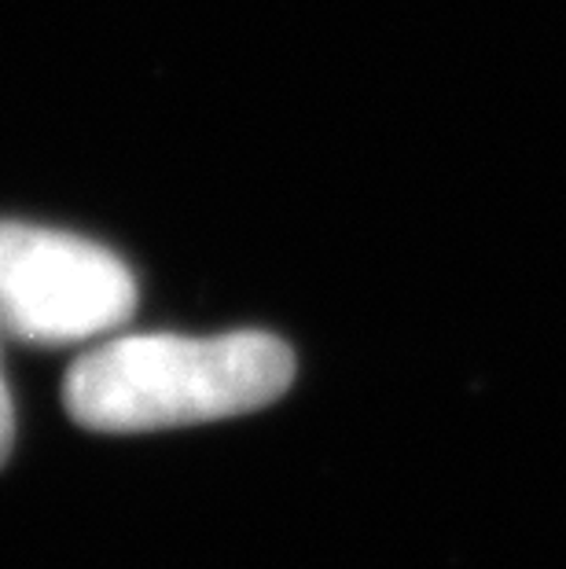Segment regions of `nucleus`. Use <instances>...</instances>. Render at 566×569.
<instances>
[{
	"label": "nucleus",
	"mask_w": 566,
	"mask_h": 569,
	"mask_svg": "<svg viewBox=\"0 0 566 569\" xmlns=\"http://www.w3.org/2000/svg\"><path fill=\"white\" fill-rule=\"evenodd\" d=\"M291 379V349L265 331L126 335L75 360L63 405L86 430H170L258 411L284 397Z\"/></svg>",
	"instance_id": "1"
},
{
	"label": "nucleus",
	"mask_w": 566,
	"mask_h": 569,
	"mask_svg": "<svg viewBox=\"0 0 566 569\" xmlns=\"http://www.w3.org/2000/svg\"><path fill=\"white\" fill-rule=\"evenodd\" d=\"M137 309L126 261L92 239L0 221V331L30 346H78Z\"/></svg>",
	"instance_id": "2"
},
{
	"label": "nucleus",
	"mask_w": 566,
	"mask_h": 569,
	"mask_svg": "<svg viewBox=\"0 0 566 569\" xmlns=\"http://www.w3.org/2000/svg\"><path fill=\"white\" fill-rule=\"evenodd\" d=\"M11 441H16V411H11V393L4 382V368H0V467L8 463Z\"/></svg>",
	"instance_id": "3"
}]
</instances>
